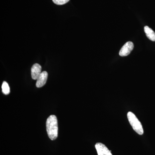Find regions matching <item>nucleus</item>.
Wrapping results in <instances>:
<instances>
[{
  "mask_svg": "<svg viewBox=\"0 0 155 155\" xmlns=\"http://www.w3.org/2000/svg\"><path fill=\"white\" fill-rule=\"evenodd\" d=\"M46 130L49 138L52 140H55L58 137V122L57 117L52 115L46 121Z\"/></svg>",
  "mask_w": 155,
  "mask_h": 155,
  "instance_id": "nucleus-1",
  "label": "nucleus"
},
{
  "mask_svg": "<svg viewBox=\"0 0 155 155\" xmlns=\"http://www.w3.org/2000/svg\"><path fill=\"white\" fill-rule=\"evenodd\" d=\"M127 117L134 130L139 135H142L144 133V131L141 122H140L137 117L131 112H129L127 113Z\"/></svg>",
  "mask_w": 155,
  "mask_h": 155,
  "instance_id": "nucleus-2",
  "label": "nucleus"
},
{
  "mask_svg": "<svg viewBox=\"0 0 155 155\" xmlns=\"http://www.w3.org/2000/svg\"><path fill=\"white\" fill-rule=\"evenodd\" d=\"M134 45L132 42L128 41L124 45L119 51V55L121 57L128 56L133 50Z\"/></svg>",
  "mask_w": 155,
  "mask_h": 155,
  "instance_id": "nucleus-3",
  "label": "nucleus"
},
{
  "mask_svg": "<svg viewBox=\"0 0 155 155\" xmlns=\"http://www.w3.org/2000/svg\"><path fill=\"white\" fill-rule=\"evenodd\" d=\"M95 147L98 155H113L111 151L109 150L104 144L101 143H97Z\"/></svg>",
  "mask_w": 155,
  "mask_h": 155,
  "instance_id": "nucleus-4",
  "label": "nucleus"
},
{
  "mask_svg": "<svg viewBox=\"0 0 155 155\" xmlns=\"http://www.w3.org/2000/svg\"><path fill=\"white\" fill-rule=\"evenodd\" d=\"M48 77V72L46 71L41 72L40 75L37 79L36 86L38 88L44 86L45 84L46 83Z\"/></svg>",
  "mask_w": 155,
  "mask_h": 155,
  "instance_id": "nucleus-5",
  "label": "nucleus"
},
{
  "mask_svg": "<svg viewBox=\"0 0 155 155\" xmlns=\"http://www.w3.org/2000/svg\"><path fill=\"white\" fill-rule=\"evenodd\" d=\"M41 73V66L38 64H34L31 69V76L32 79L37 80Z\"/></svg>",
  "mask_w": 155,
  "mask_h": 155,
  "instance_id": "nucleus-6",
  "label": "nucleus"
},
{
  "mask_svg": "<svg viewBox=\"0 0 155 155\" xmlns=\"http://www.w3.org/2000/svg\"><path fill=\"white\" fill-rule=\"evenodd\" d=\"M144 29L147 37L152 41H155V32L154 31L148 26H145Z\"/></svg>",
  "mask_w": 155,
  "mask_h": 155,
  "instance_id": "nucleus-7",
  "label": "nucleus"
},
{
  "mask_svg": "<svg viewBox=\"0 0 155 155\" xmlns=\"http://www.w3.org/2000/svg\"><path fill=\"white\" fill-rule=\"evenodd\" d=\"M2 90L4 94L8 95L10 94V88L8 84L6 81H4L2 85Z\"/></svg>",
  "mask_w": 155,
  "mask_h": 155,
  "instance_id": "nucleus-8",
  "label": "nucleus"
},
{
  "mask_svg": "<svg viewBox=\"0 0 155 155\" xmlns=\"http://www.w3.org/2000/svg\"><path fill=\"white\" fill-rule=\"evenodd\" d=\"M53 2L57 5H63L69 2V0H52Z\"/></svg>",
  "mask_w": 155,
  "mask_h": 155,
  "instance_id": "nucleus-9",
  "label": "nucleus"
}]
</instances>
